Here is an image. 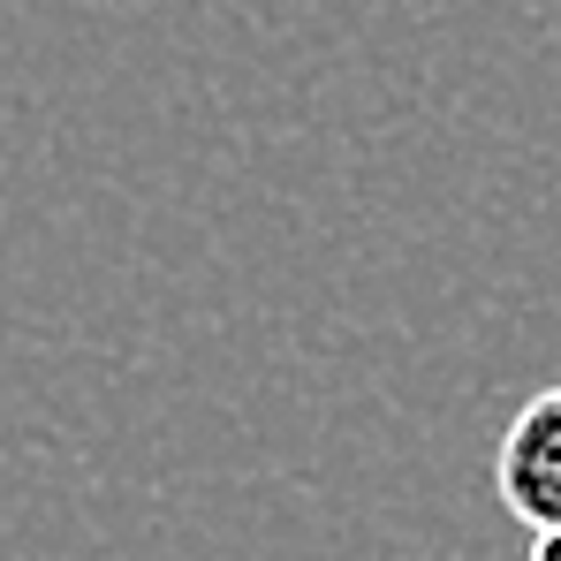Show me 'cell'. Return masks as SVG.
I'll return each instance as SVG.
<instances>
[{
    "instance_id": "2",
    "label": "cell",
    "mask_w": 561,
    "mask_h": 561,
    "mask_svg": "<svg viewBox=\"0 0 561 561\" xmlns=\"http://www.w3.org/2000/svg\"><path fill=\"white\" fill-rule=\"evenodd\" d=\"M524 561H561V524H554V531H531V554H524Z\"/></svg>"
},
{
    "instance_id": "1",
    "label": "cell",
    "mask_w": 561,
    "mask_h": 561,
    "mask_svg": "<svg viewBox=\"0 0 561 561\" xmlns=\"http://www.w3.org/2000/svg\"><path fill=\"white\" fill-rule=\"evenodd\" d=\"M493 493L531 531H554L561 524V387L531 394L508 417V433L493 448Z\"/></svg>"
}]
</instances>
